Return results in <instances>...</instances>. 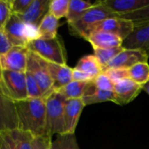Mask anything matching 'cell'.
I'll return each mask as SVG.
<instances>
[{"instance_id":"37","label":"cell","mask_w":149,"mask_h":149,"mask_svg":"<svg viewBox=\"0 0 149 149\" xmlns=\"http://www.w3.org/2000/svg\"><path fill=\"white\" fill-rule=\"evenodd\" d=\"M52 138L47 135H42L35 137L34 148L35 149H50Z\"/></svg>"},{"instance_id":"29","label":"cell","mask_w":149,"mask_h":149,"mask_svg":"<svg viewBox=\"0 0 149 149\" xmlns=\"http://www.w3.org/2000/svg\"><path fill=\"white\" fill-rule=\"evenodd\" d=\"M70 0H52L49 5V13L58 18L66 17Z\"/></svg>"},{"instance_id":"36","label":"cell","mask_w":149,"mask_h":149,"mask_svg":"<svg viewBox=\"0 0 149 149\" xmlns=\"http://www.w3.org/2000/svg\"><path fill=\"white\" fill-rule=\"evenodd\" d=\"M13 45H11L10 39L8 38L5 31L3 30L0 31V55H3L9 52Z\"/></svg>"},{"instance_id":"1","label":"cell","mask_w":149,"mask_h":149,"mask_svg":"<svg viewBox=\"0 0 149 149\" xmlns=\"http://www.w3.org/2000/svg\"><path fill=\"white\" fill-rule=\"evenodd\" d=\"M18 128L35 137L45 135V98L15 102Z\"/></svg>"},{"instance_id":"18","label":"cell","mask_w":149,"mask_h":149,"mask_svg":"<svg viewBox=\"0 0 149 149\" xmlns=\"http://www.w3.org/2000/svg\"><path fill=\"white\" fill-rule=\"evenodd\" d=\"M86 40L92 45L93 49L114 48L122 46L123 44V39L114 34L105 31L92 32Z\"/></svg>"},{"instance_id":"20","label":"cell","mask_w":149,"mask_h":149,"mask_svg":"<svg viewBox=\"0 0 149 149\" xmlns=\"http://www.w3.org/2000/svg\"><path fill=\"white\" fill-rule=\"evenodd\" d=\"M74 68L86 73L93 79H94L101 72H103L102 66L100 65L94 55L84 56L79 60L77 65Z\"/></svg>"},{"instance_id":"28","label":"cell","mask_w":149,"mask_h":149,"mask_svg":"<svg viewBox=\"0 0 149 149\" xmlns=\"http://www.w3.org/2000/svg\"><path fill=\"white\" fill-rule=\"evenodd\" d=\"M118 17L131 21L134 24V26L149 24V4L145 8H142L136 11L125 15H120Z\"/></svg>"},{"instance_id":"14","label":"cell","mask_w":149,"mask_h":149,"mask_svg":"<svg viewBox=\"0 0 149 149\" xmlns=\"http://www.w3.org/2000/svg\"><path fill=\"white\" fill-rule=\"evenodd\" d=\"M100 2L116 16L136 11L149 4V0H103Z\"/></svg>"},{"instance_id":"34","label":"cell","mask_w":149,"mask_h":149,"mask_svg":"<svg viewBox=\"0 0 149 149\" xmlns=\"http://www.w3.org/2000/svg\"><path fill=\"white\" fill-rule=\"evenodd\" d=\"M33 0H10L12 14L21 16L28 10Z\"/></svg>"},{"instance_id":"12","label":"cell","mask_w":149,"mask_h":149,"mask_svg":"<svg viewBox=\"0 0 149 149\" xmlns=\"http://www.w3.org/2000/svg\"><path fill=\"white\" fill-rule=\"evenodd\" d=\"M142 86L131 79H126L114 84V103L124 106L133 101L141 92Z\"/></svg>"},{"instance_id":"30","label":"cell","mask_w":149,"mask_h":149,"mask_svg":"<svg viewBox=\"0 0 149 149\" xmlns=\"http://www.w3.org/2000/svg\"><path fill=\"white\" fill-rule=\"evenodd\" d=\"M25 79H26V91H27V95L28 99H40L44 98L43 93L32 76V74L29 72H25Z\"/></svg>"},{"instance_id":"2","label":"cell","mask_w":149,"mask_h":149,"mask_svg":"<svg viewBox=\"0 0 149 149\" xmlns=\"http://www.w3.org/2000/svg\"><path fill=\"white\" fill-rule=\"evenodd\" d=\"M66 99L53 91L45 97V135L64 134V108Z\"/></svg>"},{"instance_id":"39","label":"cell","mask_w":149,"mask_h":149,"mask_svg":"<svg viewBox=\"0 0 149 149\" xmlns=\"http://www.w3.org/2000/svg\"><path fill=\"white\" fill-rule=\"evenodd\" d=\"M141 86H142V90H144V91L149 95V81H148L146 84L142 85Z\"/></svg>"},{"instance_id":"7","label":"cell","mask_w":149,"mask_h":149,"mask_svg":"<svg viewBox=\"0 0 149 149\" xmlns=\"http://www.w3.org/2000/svg\"><path fill=\"white\" fill-rule=\"evenodd\" d=\"M28 55L27 46H13L9 52L0 55V71L25 72Z\"/></svg>"},{"instance_id":"25","label":"cell","mask_w":149,"mask_h":149,"mask_svg":"<svg viewBox=\"0 0 149 149\" xmlns=\"http://www.w3.org/2000/svg\"><path fill=\"white\" fill-rule=\"evenodd\" d=\"M10 134L17 146V149H35L34 139L35 136L31 133L16 129L10 131Z\"/></svg>"},{"instance_id":"4","label":"cell","mask_w":149,"mask_h":149,"mask_svg":"<svg viewBox=\"0 0 149 149\" xmlns=\"http://www.w3.org/2000/svg\"><path fill=\"white\" fill-rule=\"evenodd\" d=\"M30 52L37 54L47 62L66 65V51L63 40L57 36L52 39L38 38L27 45Z\"/></svg>"},{"instance_id":"15","label":"cell","mask_w":149,"mask_h":149,"mask_svg":"<svg viewBox=\"0 0 149 149\" xmlns=\"http://www.w3.org/2000/svg\"><path fill=\"white\" fill-rule=\"evenodd\" d=\"M24 25L19 16L12 14L3 28L8 38L13 46H27L24 37Z\"/></svg>"},{"instance_id":"17","label":"cell","mask_w":149,"mask_h":149,"mask_svg":"<svg viewBox=\"0 0 149 149\" xmlns=\"http://www.w3.org/2000/svg\"><path fill=\"white\" fill-rule=\"evenodd\" d=\"M50 2V0H33L24 14L19 16L20 18L25 24L38 27L45 16L49 12Z\"/></svg>"},{"instance_id":"8","label":"cell","mask_w":149,"mask_h":149,"mask_svg":"<svg viewBox=\"0 0 149 149\" xmlns=\"http://www.w3.org/2000/svg\"><path fill=\"white\" fill-rule=\"evenodd\" d=\"M134 28V24L131 21L120 17H115L105 19L93 25L90 30V34L94 31L109 32L118 36L124 41L133 32Z\"/></svg>"},{"instance_id":"27","label":"cell","mask_w":149,"mask_h":149,"mask_svg":"<svg viewBox=\"0 0 149 149\" xmlns=\"http://www.w3.org/2000/svg\"><path fill=\"white\" fill-rule=\"evenodd\" d=\"M122 46L108 49H94V56L102 66V70L123 50Z\"/></svg>"},{"instance_id":"23","label":"cell","mask_w":149,"mask_h":149,"mask_svg":"<svg viewBox=\"0 0 149 149\" xmlns=\"http://www.w3.org/2000/svg\"><path fill=\"white\" fill-rule=\"evenodd\" d=\"M93 3L89 1L83 0H70L68 13L66 16V20L68 24H72L78 20L88 9H90Z\"/></svg>"},{"instance_id":"26","label":"cell","mask_w":149,"mask_h":149,"mask_svg":"<svg viewBox=\"0 0 149 149\" xmlns=\"http://www.w3.org/2000/svg\"><path fill=\"white\" fill-rule=\"evenodd\" d=\"M50 149H80L75 134H59L54 141H52Z\"/></svg>"},{"instance_id":"11","label":"cell","mask_w":149,"mask_h":149,"mask_svg":"<svg viewBox=\"0 0 149 149\" xmlns=\"http://www.w3.org/2000/svg\"><path fill=\"white\" fill-rule=\"evenodd\" d=\"M148 56L142 51L123 49L104 69L103 72L110 68L129 69L138 63H145L148 60Z\"/></svg>"},{"instance_id":"16","label":"cell","mask_w":149,"mask_h":149,"mask_svg":"<svg viewBox=\"0 0 149 149\" xmlns=\"http://www.w3.org/2000/svg\"><path fill=\"white\" fill-rule=\"evenodd\" d=\"M47 71L53 82L54 91L62 88L72 81V68L66 65H61L45 60Z\"/></svg>"},{"instance_id":"38","label":"cell","mask_w":149,"mask_h":149,"mask_svg":"<svg viewBox=\"0 0 149 149\" xmlns=\"http://www.w3.org/2000/svg\"><path fill=\"white\" fill-rule=\"evenodd\" d=\"M93 80L89 75L86 73L72 68V81H92Z\"/></svg>"},{"instance_id":"24","label":"cell","mask_w":149,"mask_h":149,"mask_svg":"<svg viewBox=\"0 0 149 149\" xmlns=\"http://www.w3.org/2000/svg\"><path fill=\"white\" fill-rule=\"evenodd\" d=\"M129 79L142 86L149 81V65L148 62L138 63L128 69Z\"/></svg>"},{"instance_id":"35","label":"cell","mask_w":149,"mask_h":149,"mask_svg":"<svg viewBox=\"0 0 149 149\" xmlns=\"http://www.w3.org/2000/svg\"><path fill=\"white\" fill-rule=\"evenodd\" d=\"M0 149H17L10 132L0 133Z\"/></svg>"},{"instance_id":"3","label":"cell","mask_w":149,"mask_h":149,"mask_svg":"<svg viewBox=\"0 0 149 149\" xmlns=\"http://www.w3.org/2000/svg\"><path fill=\"white\" fill-rule=\"evenodd\" d=\"M118 17L111 12L100 1H97L88 9L78 20L72 24H68L70 32L84 39H87L91 28L96 24L111 17Z\"/></svg>"},{"instance_id":"33","label":"cell","mask_w":149,"mask_h":149,"mask_svg":"<svg viewBox=\"0 0 149 149\" xmlns=\"http://www.w3.org/2000/svg\"><path fill=\"white\" fill-rule=\"evenodd\" d=\"M103 72H105L114 84L120 80L129 79L128 69L125 68H110L107 69Z\"/></svg>"},{"instance_id":"19","label":"cell","mask_w":149,"mask_h":149,"mask_svg":"<svg viewBox=\"0 0 149 149\" xmlns=\"http://www.w3.org/2000/svg\"><path fill=\"white\" fill-rule=\"evenodd\" d=\"M114 93L111 91H102L99 89L93 83V80L88 86L85 94L82 97V101L86 106H90L97 103L113 101L114 102Z\"/></svg>"},{"instance_id":"22","label":"cell","mask_w":149,"mask_h":149,"mask_svg":"<svg viewBox=\"0 0 149 149\" xmlns=\"http://www.w3.org/2000/svg\"><path fill=\"white\" fill-rule=\"evenodd\" d=\"M58 19L48 12L38 25V32L40 37L39 38L52 39L56 38L58 36Z\"/></svg>"},{"instance_id":"31","label":"cell","mask_w":149,"mask_h":149,"mask_svg":"<svg viewBox=\"0 0 149 149\" xmlns=\"http://www.w3.org/2000/svg\"><path fill=\"white\" fill-rule=\"evenodd\" d=\"M11 15L10 0H0V31L3 30Z\"/></svg>"},{"instance_id":"10","label":"cell","mask_w":149,"mask_h":149,"mask_svg":"<svg viewBox=\"0 0 149 149\" xmlns=\"http://www.w3.org/2000/svg\"><path fill=\"white\" fill-rule=\"evenodd\" d=\"M85 107L81 99L66 100L64 108V134H74Z\"/></svg>"},{"instance_id":"21","label":"cell","mask_w":149,"mask_h":149,"mask_svg":"<svg viewBox=\"0 0 149 149\" xmlns=\"http://www.w3.org/2000/svg\"><path fill=\"white\" fill-rule=\"evenodd\" d=\"M92 81H72L56 91L61 93L66 100L82 99Z\"/></svg>"},{"instance_id":"13","label":"cell","mask_w":149,"mask_h":149,"mask_svg":"<svg viewBox=\"0 0 149 149\" xmlns=\"http://www.w3.org/2000/svg\"><path fill=\"white\" fill-rule=\"evenodd\" d=\"M122 47L142 51L149 58V24L134 26L133 32L123 41Z\"/></svg>"},{"instance_id":"32","label":"cell","mask_w":149,"mask_h":149,"mask_svg":"<svg viewBox=\"0 0 149 149\" xmlns=\"http://www.w3.org/2000/svg\"><path fill=\"white\" fill-rule=\"evenodd\" d=\"M94 85L102 91H111L113 92L114 83L111 80V79L105 73L101 72L98 77L93 79Z\"/></svg>"},{"instance_id":"6","label":"cell","mask_w":149,"mask_h":149,"mask_svg":"<svg viewBox=\"0 0 149 149\" xmlns=\"http://www.w3.org/2000/svg\"><path fill=\"white\" fill-rule=\"evenodd\" d=\"M27 72H31L36 79L44 98L52 93L53 89L52 79L47 71L45 64V60L37 54L29 51L28 61H27Z\"/></svg>"},{"instance_id":"9","label":"cell","mask_w":149,"mask_h":149,"mask_svg":"<svg viewBox=\"0 0 149 149\" xmlns=\"http://www.w3.org/2000/svg\"><path fill=\"white\" fill-rule=\"evenodd\" d=\"M18 128V121L15 102L0 90V133L10 132Z\"/></svg>"},{"instance_id":"5","label":"cell","mask_w":149,"mask_h":149,"mask_svg":"<svg viewBox=\"0 0 149 149\" xmlns=\"http://www.w3.org/2000/svg\"><path fill=\"white\" fill-rule=\"evenodd\" d=\"M0 90L14 102L28 99L25 72L0 71Z\"/></svg>"}]
</instances>
